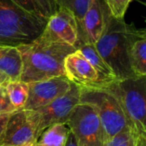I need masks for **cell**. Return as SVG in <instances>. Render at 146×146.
I'll return each instance as SVG.
<instances>
[{"label": "cell", "instance_id": "cell-17", "mask_svg": "<svg viewBox=\"0 0 146 146\" xmlns=\"http://www.w3.org/2000/svg\"><path fill=\"white\" fill-rule=\"evenodd\" d=\"M4 88L15 109L21 110L27 100L28 83L21 80H10L5 85Z\"/></svg>", "mask_w": 146, "mask_h": 146}, {"label": "cell", "instance_id": "cell-25", "mask_svg": "<svg viewBox=\"0 0 146 146\" xmlns=\"http://www.w3.org/2000/svg\"><path fill=\"white\" fill-rule=\"evenodd\" d=\"M65 146H77L76 144V141H75V139L73 135V133L69 131V133H68V140H67V143Z\"/></svg>", "mask_w": 146, "mask_h": 146}, {"label": "cell", "instance_id": "cell-2", "mask_svg": "<svg viewBox=\"0 0 146 146\" xmlns=\"http://www.w3.org/2000/svg\"><path fill=\"white\" fill-rule=\"evenodd\" d=\"M17 48L22 61L20 80L25 83L65 76V58L76 50L70 44L46 42L38 38Z\"/></svg>", "mask_w": 146, "mask_h": 146}, {"label": "cell", "instance_id": "cell-16", "mask_svg": "<svg viewBox=\"0 0 146 146\" xmlns=\"http://www.w3.org/2000/svg\"><path fill=\"white\" fill-rule=\"evenodd\" d=\"M69 133L65 124H56L46 128L38 141L43 146H65Z\"/></svg>", "mask_w": 146, "mask_h": 146}, {"label": "cell", "instance_id": "cell-14", "mask_svg": "<svg viewBox=\"0 0 146 146\" xmlns=\"http://www.w3.org/2000/svg\"><path fill=\"white\" fill-rule=\"evenodd\" d=\"M21 69L22 61L18 48L0 45V72L10 80H20Z\"/></svg>", "mask_w": 146, "mask_h": 146}, {"label": "cell", "instance_id": "cell-9", "mask_svg": "<svg viewBox=\"0 0 146 146\" xmlns=\"http://www.w3.org/2000/svg\"><path fill=\"white\" fill-rule=\"evenodd\" d=\"M111 15L104 0H91L89 7L78 24L77 48L83 44H92L99 39Z\"/></svg>", "mask_w": 146, "mask_h": 146}, {"label": "cell", "instance_id": "cell-10", "mask_svg": "<svg viewBox=\"0 0 146 146\" xmlns=\"http://www.w3.org/2000/svg\"><path fill=\"white\" fill-rule=\"evenodd\" d=\"M71 87V81L66 76L28 83V97L22 110H33L47 105L64 95Z\"/></svg>", "mask_w": 146, "mask_h": 146}, {"label": "cell", "instance_id": "cell-15", "mask_svg": "<svg viewBox=\"0 0 146 146\" xmlns=\"http://www.w3.org/2000/svg\"><path fill=\"white\" fill-rule=\"evenodd\" d=\"M130 67L137 77L146 76V35L136 39L128 52Z\"/></svg>", "mask_w": 146, "mask_h": 146}, {"label": "cell", "instance_id": "cell-28", "mask_svg": "<svg viewBox=\"0 0 146 146\" xmlns=\"http://www.w3.org/2000/svg\"><path fill=\"white\" fill-rule=\"evenodd\" d=\"M23 146H43V145H41L38 141H33V142L28 143V144H27V145H23Z\"/></svg>", "mask_w": 146, "mask_h": 146}, {"label": "cell", "instance_id": "cell-4", "mask_svg": "<svg viewBox=\"0 0 146 146\" xmlns=\"http://www.w3.org/2000/svg\"><path fill=\"white\" fill-rule=\"evenodd\" d=\"M103 89L117 99L134 134L146 137V76L117 80Z\"/></svg>", "mask_w": 146, "mask_h": 146}, {"label": "cell", "instance_id": "cell-19", "mask_svg": "<svg viewBox=\"0 0 146 146\" xmlns=\"http://www.w3.org/2000/svg\"><path fill=\"white\" fill-rule=\"evenodd\" d=\"M137 136L130 127H127L120 133L105 142L104 146H136Z\"/></svg>", "mask_w": 146, "mask_h": 146}, {"label": "cell", "instance_id": "cell-22", "mask_svg": "<svg viewBox=\"0 0 146 146\" xmlns=\"http://www.w3.org/2000/svg\"><path fill=\"white\" fill-rule=\"evenodd\" d=\"M17 111L9 101L4 86L0 90V115Z\"/></svg>", "mask_w": 146, "mask_h": 146}, {"label": "cell", "instance_id": "cell-29", "mask_svg": "<svg viewBox=\"0 0 146 146\" xmlns=\"http://www.w3.org/2000/svg\"><path fill=\"white\" fill-rule=\"evenodd\" d=\"M0 146H11V145H2Z\"/></svg>", "mask_w": 146, "mask_h": 146}, {"label": "cell", "instance_id": "cell-3", "mask_svg": "<svg viewBox=\"0 0 146 146\" xmlns=\"http://www.w3.org/2000/svg\"><path fill=\"white\" fill-rule=\"evenodd\" d=\"M46 21L11 0H0V45L17 47L33 42L42 33Z\"/></svg>", "mask_w": 146, "mask_h": 146}, {"label": "cell", "instance_id": "cell-20", "mask_svg": "<svg viewBox=\"0 0 146 146\" xmlns=\"http://www.w3.org/2000/svg\"><path fill=\"white\" fill-rule=\"evenodd\" d=\"M111 15L115 18L123 19L125 13L133 0H104Z\"/></svg>", "mask_w": 146, "mask_h": 146}, {"label": "cell", "instance_id": "cell-11", "mask_svg": "<svg viewBox=\"0 0 146 146\" xmlns=\"http://www.w3.org/2000/svg\"><path fill=\"white\" fill-rule=\"evenodd\" d=\"M66 78L81 88H98V74L83 55L76 50L64 61Z\"/></svg>", "mask_w": 146, "mask_h": 146}, {"label": "cell", "instance_id": "cell-18", "mask_svg": "<svg viewBox=\"0 0 146 146\" xmlns=\"http://www.w3.org/2000/svg\"><path fill=\"white\" fill-rule=\"evenodd\" d=\"M58 8H65L75 16L78 24L83 19L91 0H56Z\"/></svg>", "mask_w": 146, "mask_h": 146}, {"label": "cell", "instance_id": "cell-30", "mask_svg": "<svg viewBox=\"0 0 146 146\" xmlns=\"http://www.w3.org/2000/svg\"><path fill=\"white\" fill-rule=\"evenodd\" d=\"M2 87H3V86H0V90L2 89Z\"/></svg>", "mask_w": 146, "mask_h": 146}, {"label": "cell", "instance_id": "cell-6", "mask_svg": "<svg viewBox=\"0 0 146 146\" xmlns=\"http://www.w3.org/2000/svg\"><path fill=\"white\" fill-rule=\"evenodd\" d=\"M80 87L71 82L70 89L64 95L41 108L25 110L34 128L36 139H38L43 132L50 126L66 125L73 110L80 104Z\"/></svg>", "mask_w": 146, "mask_h": 146}, {"label": "cell", "instance_id": "cell-24", "mask_svg": "<svg viewBox=\"0 0 146 146\" xmlns=\"http://www.w3.org/2000/svg\"><path fill=\"white\" fill-rule=\"evenodd\" d=\"M13 113V112H12ZM11 113L8 114H2L0 115V145H3V138H4V130L6 127L7 121Z\"/></svg>", "mask_w": 146, "mask_h": 146}, {"label": "cell", "instance_id": "cell-13", "mask_svg": "<svg viewBox=\"0 0 146 146\" xmlns=\"http://www.w3.org/2000/svg\"><path fill=\"white\" fill-rule=\"evenodd\" d=\"M77 50L83 55L97 72L98 78V86L97 89H103L112 82L117 80L113 71L98 52L94 44H80Z\"/></svg>", "mask_w": 146, "mask_h": 146}, {"label": "cell", "instance_id": "cell-5", "mask_svg": "<svg viewBox=\"0 0 146 146\" xmlns=\"http://www.w3.org/2000/svg\"><path fill=\"white\" fill-rule=\"evenodd\" d=\"M80 104L95 110L103 128L104 143L129 127L117 99L104 89L80 87Z\"/></svg>", "mask_w": 146, "mask_h": 146}, {"label": "cell", "instance_id": "cell-21", "mask_svg": "<svg viewBox=\"0 0 146 146\" xmlns=\"http://www.w3.org/2000/svg\"><path fill=\"white\" fill-rule=\"evenodd\" d=\"M40 15L46 20L58 9L56 0H33Z\"/></svg>", "mask_w": 146, "mask_h": 146}, {"label": "cell", "instance_id": "cell-12", "mask_svg": "<svg viewBox=\"0 0 146 146\" xmlns=\"http://www.w3.org/2000/svg\"><path fill=\"white\" fill-rule=\"evenodd\" d=\"M38 141L34 128L25 110H17L10 114L4 130L3 145L23 146Z\"/></svg>", "mask_w": 146, "mask_h": 146}, {"label": "cell", "instance_id": "cell-7", "mask_svg": "<svg viewBox=\"0 0 146 146\" xmlns=\"http://www.w3.org/2000/svg\"><path fill=\"white\" fill-rule=\"evenodd\" d=\"M67 126L77 146H104V132L95 110L86 104H78L69 116Z\"/></svg>", "mask_w": 146, "mask_h": 146}, {"label": "cell", "instance_id": "cell-27", "mask_svg": "<svg viewBox=\"0 0 146 146\" xmlns=\"http://www.w3.org/2000/svg\"><path fill=\"white\" fill-rule=\"evenodd\" d=\"M10 81V80L9 79V77H7L5 74H2L0 72V86H5V85Z\"/></svg>", "mask_w": 146, "mask_h": 146}, {"label": "cell", "instance_id": "cell-8", "mask_svg": "<svg viewBox=\"0 0 146 146\" xmlns=\"http://www.w3.org/2000/svg\"><path fill=\"white\" fill-rule=\"evenodd\" d=\"M39 39L52 43H65L76 49L78 42V22L74 14L65 8H58L48 18Z\"/></svg>", "mask_w": 146, "mask_h": 146}, {"label": "cell", "instance_id": "cell-1", "mask_svg": "<svg viewBox=\"0 0 146 146\" xmlns=\"http://www.w3.org/2000/svg\"><path fill=\"white\" fill-rule=\"evenodd\" d=\"M145 35V29H137L123 19L109 17L104 33L94 45L118 80L137 77L130 67L128 52L133 43Z\"/></svg>", "mask_w": 146, "mask_h": 146}, {"label": "cell", "instance_id": "cell-23", "mask_svg": "<svg viewBox=\"0 0 146 146\" xmlns=\"http://www.w3.org/2000/svg\"><path fill=\"white\" fill-rule=\"evenodd\" d=\"M11 1H13L19 7H21V9H23L24 10H26L31 14L41 15L33 0H11Z\"/></svg>", "mask_w": 146, "mask_h": 146}, {"label": "cell", "instance_id": "cell-26", "mask_svg": "<svg viewBox=\"0 0 146 146\" xmlns=\"http://www.w3.org/2000/svg\"><path fill=\"white\" fill-rule=\"evenodd\" d=\"M136 146H146V137L138 136L136 139Z\"/></svg>", "mask_w": 146, "mask_h": 146}]
</instances>
